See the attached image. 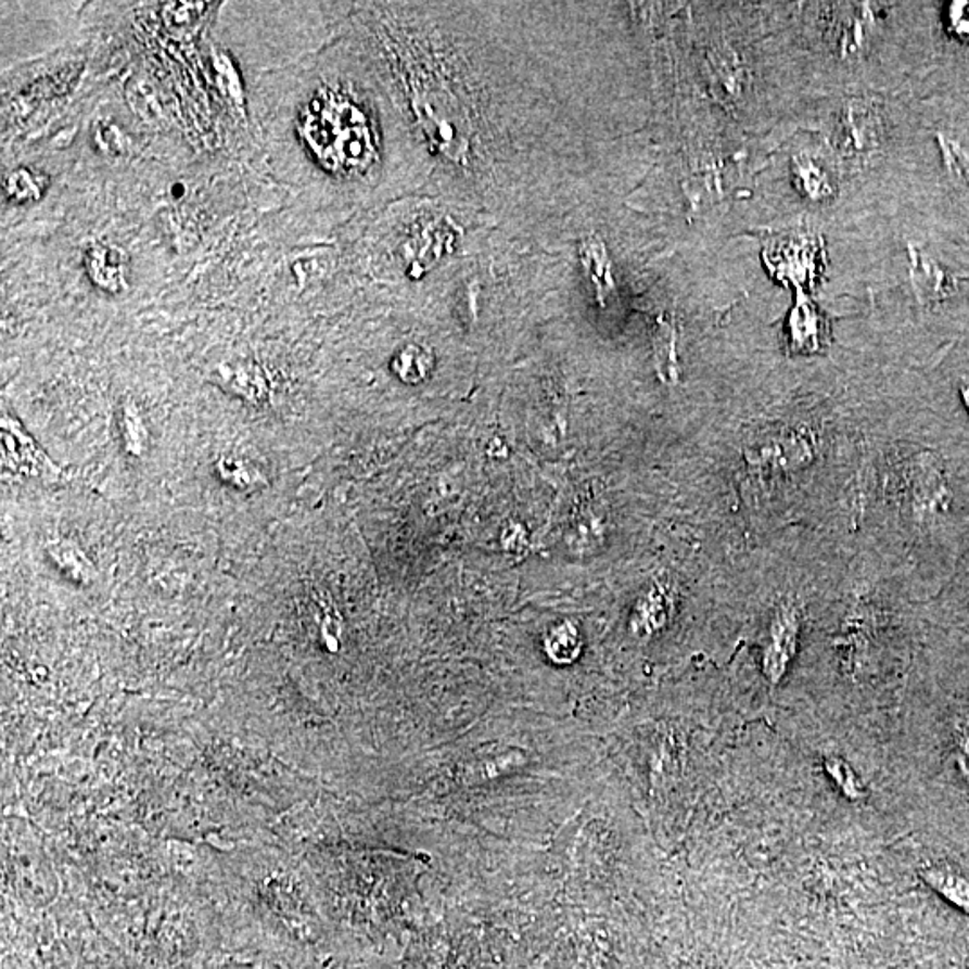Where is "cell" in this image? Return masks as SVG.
<instances>
[{
    "label": "cell",
    "instance_id": "1",
    "mask_svg": "<svg viewBox=\"0 0 969 969\" xmlns=\"http://www.w3.org/2000/svg\"><path fill=\"white\" fill-rule=\"evenodd\" d=\"M350 109L354 106L334 103L329 99H317L307 106L306 114L302 117V136L313 150L337 136L320 153V158L327 164L336 162L340 167H348L347 164L364 156L365 136L369 137V130L365 128L364 119Z\"/></svg>",
    "mask_w": 969,
    "mask_h": 969
},
{
    "label": "cell",
    "instance_id": "2",
    "mask_svg": "<svg viewBox=\"0 0 969 969\" xmlns=\"http://www.w3.org/2000/svg\"><path fill=\"white\" fill-rule=\"evenodd\" d=\"M817 455L814 435L788 425L756 431L743 442V458L752 467L770 471H799Z\"/></svg>",
    "mask_w": 969,
    "mask_h": 969
},
{
    "label": "cell",
    "instance_id": "3",
    "mask_svg": "<svg viewBox=\"0 0 969 969\" xmlns=\"http://www.w3.org/2000/svg\"><path fill=\"white\" fill-rule=\"evenodd\" d=\"M801 614L792 601H781L774 611L767 641L763 647L762 670L770 685L781 683L798 652Z\"/></svg>",
    "mask_w": 969,
    "mask_h": 969
},
{
    "label": "cell",
    "instance_id": "4",
    "mask_svg": "<svg viewBox=\"0 0 969 969\" xmlns=\"http://www.w3.org/2000/svg\"><path fill=\"white\" fill-rule=\"evenodd\" d=\"M910 505L918 519L933 518L941 508H946L949 493L943 472L932 455H921L910 467Z\"/></svg>",
    "mask_w": 969,
    "mask_h": 969
},
{
    "label": "cell",
    "instance_id": "5",
    "mask_svg": "<svg viewBox=\"0 0 969 969\" xmlns=\"http://www.w3.org/2000/svg\"><path fill=\"white\" fill-rule=\"evenodd\" d=\"M85 268L93 284L101 290L117 293L125 290L128 263L119 248L109 244H98L85 255Z\"/></svg>",
    "mask_w": 969,
    "mask_h": 969
},
{
    "label": "cell",
    "instance_id": "6",
    "mask_svg": "<svg viewBox=\"0 0 969 969\" xmlns=\"http://www.w3.org/2000/svg\"><path fill=\"white\" fill-rule=\"evenodd\" d=\"M921 878L954 907L969 914V878L949 867L930 866L921 871Z\"/></svg>",
    "mask_w": 969,
    "mask_h": 969
},
{
    "label": "cell",
    "instance_id": "7",
    "mask_svg": "<svg viewBox=\"0 0 969 969\" xmlns=\"http://www.w3.org/2000/svg\"><path fill=\"white\" fill-rule=\"evenodd\" d=\"M43 187L46 183L40 180L37 173L27 167H18L5 178V192L10 200L16 203L35 202L42 196Z\"/></svg>",
    "mask_w": 969,
    "mask_h": 969
},
{
    "label": "cell",
    "instance_id": "8",
    "mask_svg": "<svg viewBox=\"0 0 969 969\" xmlns=\"http://www.w3.org/2000/svg\"><path fill=\"white\" fill-rule=\"evenodd\" d=\"M655 361L658 372L666 383L677 381V361H675V334L672 326H661L655 334Z\"/></svg>",
    "mask_w": 969,
    "mask_h": 969
},
{
    "label": "cell",
    "instance_id": "9",
    "mask_svg": "<svg viewBox=\"0 0 969 969\" xmlns=\"http://www.w3.org/2000/svg\"><path fill=\"white\" fill-rule=\"evenodd\" d=\"M825 768L828 776L833 779V783L842 790L845 798L851 799V801H858V799L866 795L864 785L856 776L855 770L847 763L842 762V757H826Z\"/></svg>",
    "mask_w": 969,
    "mask_h": 969
},
{
    "label": "cell",
    "instance_id": "10",
    "mask_svg": "<svg viewBox=\"0 0 969 969\" xmlns=\"http://www.w3.org/2000/svg\"><path fill=\"white\" fill-rule=\"evenodd\" d=\"M952 21L959 35H969V4H957V10L952 11Z\"/></svg>",
    "mask_w": 969,
    "mask_h": 969
},
{
    "label": "cell",
    "instance_id": "11",
    "mask_svg": "<svg viewBox=\"0 0 969 969\" xmlns=\"http://www.w3.org/2000/svg\"><path fill=\"white\" fill-rule=\"evenodd\" d=\"M966 403H968L969 406V390H966Z\"/></svg>",
    "mask_w": 969,
    "mask_h": 969
}]
</instances>
